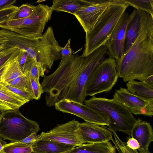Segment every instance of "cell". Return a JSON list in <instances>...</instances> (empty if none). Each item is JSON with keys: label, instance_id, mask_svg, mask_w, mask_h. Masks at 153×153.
<instances>
[{"label": "cell", "instance_id": "d6986e66", "mask_svg": "<svg viewBox=\"0 0 153 153\" xmlns=\"http://www.w3.org/2000/svg\"><path fill=\"white\" fill-rule=\"evenodd\" d=\"M141 10H135L134 15L128 26L126 33L123 56L130 49L138 35L141 25Z\"/></svg>", "mask_w": 153, "mask_h": 153}, {"label": "cell", "instance_id": "9c48e42d", "mask_svg": "<svg viewBox=\"0 0 153 153\" xmlns=\"http://www.w3.org/2000/svg\"><path fill=\"white\" fill-rule=\"evenodd\" d=\"M79 123L74 119L63 124H58L49 131L42 132L38 135L36 141L49 140L75 147L80 146L84 143L79 130Z\"/></svg>", "mask_w": 153, "mask_h": 153}, {"label": "cell", "instance_id": "4316f807", "mask_svg": "<svg viewBox=\"0 0 153 153\" xmlns=\"http://www.w3.org/2000/svg\"><path fill=\"white\" fill-rule=\"evenodd\" d=\"M35 6L28 4H23L18 7L16 12L10 20H19L26 18L33 12Z\"/></svg>", "mask_w": 153, "mask_h": 153}, {"label": "cell", "instance_id": "f546056e", "mask_svg": "<svg viewBox=\"0 0 153 153\" xmlns=\"http://www.w3.org/2000/svg\"><path fill=\"white\" fill-rule=\"evenodd\" d=\"M18 8V7L13 5L0 10V25L10 19Z\"/></svg>", "mask_w": 153, "mask_h": 153}, {"label": "cell", "instance_id": "e575fe53", "mask_svg": "<svg viewBox=\"0 0 153 153\" xmlns=\"http://www.w3.org/2000/svg\"><path fill=\"white\" fill-rule=\"evenodd\" d=\"M38 137V135L36 133H34L19 142L25 143L32 147L36 142Z\"/></svg>", "mask_w": 153, "mask_h": 153}, {"label": "cell", "instance_id": "4dcf8cb0", "mask_svg": "<svg viewBox=\"0 0 153 153\" xmlns=\"http://www.w3.org/2000/svg\"><path fill=\"white\" fill-rule=\"evenodd\" d=\"M112 132L114 139H113L111 141L119 153H129L126 147V143L121 140L116 132Z\"/></svg>", "mask_w": 153, "mask_h": 153}, {"label": "cell", "instance_id": "ac0fdd59", "mask_svg": "<svg viewBox=\"0 0 153 153\" xmlns=\"http://www.w3.org/2000/svg\"><path fill=\"white\" fill-rule=\"evenodd\" d=\"M61 153H116L114 146L109 142L84 143Z\"/></svg>", "mask_w": 153, "mask_h": 153}, {"label": "cell", "instance_id": "603a6c76", "mask_svg": "<svg viewBox=\"0 0 153 153\" xmlns=\"http://www.w3.org/2000/svg\"><path fill=\"white\" fill-rule=\"evenodd\" d=\"M114 2L127 4L149 13L153 17V0H113Z\"/></svg>", "mask_w": 153, "mask_h": 153}, {"label": "cell", "instance_id": "60d3db41", "mask_svg": "<svg viewBox=\"0 0 153 153\" xmlns=\"http://www.w3.org/2000/svg\"><path fill=\"white\" fill-rule=\"evenodd\" d=\"M125 146L129 153H139L137 149L133 150L127 146L126 143L125 144Z\"/></svg>", "mask_w": 153, "mask_h": 153}, {"label": "cell", "instance_id": "7402d4cb", "mask_svg": "<svg viewBox=\"0 0 153 153\" xmlns=\"http://www.w3.org/2000/svg\"><path fill=\"white\" fill-rule=\"evenodd\" d=\"M18 55L9 62L6 70L1 76V82H6L24 74L19 65Z\"/></svg>", "mask_w": 153, "mask_h": 153}, {"label": "cell", "instance_id": "7bdbcfd3", "mask_svg": "<svg viewBox=\"0 0 153 153\" xmlns=\"http://www.w3.org/2000/svg\"><path fill=\"white\" fill-rule=\"evenodd\" d=\"M0 153H3V152H0Z\"/></svg>", "mask_w": 153, "mask_h": 153}, {"label": "cell", "instance_id": "44dd1931", "mask_svg": "<svg viewBox=\"0 0 153 153\" xmlns=\"http://www.w3.org/2000/svg\"><path fill=\"white\" fill-rule=\"evenodd\" d=\"M88 3V0H54L51 8L53 11L66 12L74 15Z\"/></svg>", "mask_w": 153, "mask_h": 153}, {"label": "cell", "instance_id": "5b68a950", "mask_svg": "<svg viewBox=\"0 0 153 153\" xmlns=\"http://www.w3.org/2000/svg\"><path fill=\"white\" fill-rule=\"evenodd\" d=\"M40 130L37 122L26 118L19 109L3 111L0 114V137L4 140L19 142Z\"/></svg>", "mask_w": 153, "mask_h": 153}, {"label": "cell", "instance_id": "3957f363", "mask_svg": "<svg viewBox=\"0 0 153 153\" xmlns=\"http://www.w3.org/2000/svg\"><path fill=\"white\" fill-rule=\"evenodd\" d=\"M84 103L108 121V126L112 132L120 131L131 135V130L137 119L129 109L113 99L94 96L85 100Z\"/></svg>", "mask_w": 153, "mask_h": 153}, {"label": "cell", "instance_id": "277c9868", "mask_svg": "<svg viewBox=\"0 0 153 153\" xmlns=\"http://www.w3.org/2000/svg\"><path fill=\"white\" fill-rule=\"evenodd\" d=\"M128 6L125 4L114 2L108 6L92 28L85 33V48L82 54L84 57L105 45Z\"/></svg>", "mask_w": 153, "mask_h": 153}, {"label": "cell", "instance_id": "7c38bea8", "mask_svg": "<svg viewBox=\"0 0 153 153\" xmlns=\"http://www.w3.org/2000/svg\"><path fill=\"white\" fill-rule=\"evenodd\" d=\"M113 0H88V3L76 12V18L85 33L91 30Z\"/></svg>", "mask_w": 153, "mask_h": 153}, {"label": "cell", "instance_id": "7a4b0ae2", "mask_svg": "<svg viewBox=\"0 0 153 153\" xmlns=\"http://www.w3.org/2000/svg\"><path fill=\"white\" fill-rule=\"evenodd\" d=\"M82 55L72 54L62 58L59 65L52 74L44 76L41 83L46 93L45 103L52 107L59 101L65 99L71 85L76 79L84 59Z\"/></svg>", "mask_w": 153, "mask_h": 153}, {"label": "cell", "instance_id": "ab89813d", "mask_svg": "<svg viewBox=\"0 0 153 153\" xmlns=\"http://www.w3.org/2000/svg\"><path fill=\"white\" fill-rule=\"evenodd\" d=\"M11 59H10L8 62H7V63L4 64V65H3L0 68V82H1V76L3 75V74L4 73L5 70H6L9 62Z\"/></svg>", "mask_w": 153, "mask_h": 153}, {"label": "cell", "instance_id": "ba28073f", "mask_svg": "<svg viewBox=\"0 0 153 153\" xmlns=\"http://www.w3.org/2000/svg\"><path fill=\"white\" fill-rule=\"evenodd\" d=\"M118 77L115 59L111 57L105 59L88 78L84 87L85 96H94L98 94L109 91Z\"/></svg>", "mask_w": 153, "mask_h": 153}, {"label": "cell", "instance_id": "e0dca14e", "mask_svg": "<svg viewBox=\"0 0 153 153\" xmlns=\"http://www.w3.org/2000/svg\"><path fill=\"white\" fill-rule=\"evenodd\" d=\"M75 147L55 141L40 140L36 141L32 146V153H61Z\"/></svg>", "mask_w": 153, "mask_h": 153}, {"label": "cell", "instance_id": "1f68e13d", "mask_svg": "<svg viewBox=\"0 0 153 153\" xmlns=\"http://www.w3.org/2000/svg\"><path fill=\"white\" fill-rule=\"evenodd\" d=\"M19 50L16 47H13L10 51L0 57V68L16 56Z\"/></svg>", "mask_w": 153, "mask_h": 153}, {"label": "cell", "instance_id": "b9f144b4", "mask_svg": "<svg viewBox=\"0 0 153 153\" xmlns=\"http://www.w3.org/2000/svg\"><path fill=\"white\" fill-rule=\"evenodd\" d=\"M7 142L3 140L0 137V152L2 149L4 145L6 144Z\"/></svg>", "mask_w": 153, "mask_h": 153}, {"label": "cell", "instance_id": "30bf717a", "mask_svg": "<svg viewBox=\"0 0 153 153\" xmlns=\"http://www.w3.org/2000/svg\"><path fill=\"white\" fill-rule=\"evenodd\" d=\"M135 11L130 15L126 12L123 14L104 45L110 57L115 59L116 62L123 56L127 30Z\"/></svg>", "mask_w": 153, "mask_h": 153}, {"label": "cell", "instance_id": "8992f818", "mask_svg": "<svg viewBox=\"0 0 153 153\" xmlns=\"http://www.w3.org/2000/svg\"><path fill=\"white\" fill-rule=\"evenodd\" d=\"M52 13L51 7L39 4L28 17L19 20H9L0 25V28L29 37H40L47 23L51 19Z\"/></svg>", "mask_w": 153, "mask_h": 153}, {"label": "cell", "instance_id": "f35d334b", "mask_svg": "<svg viewBox=\"0 0 153 153\" xmlns=\"http://www.w3.org/2000/svg\"><path fill=\"white\" fill-rule=\"evenodd\" d=\"M140 81L153 87V75L148 76L140 80Z\"/></svg>", "mask_w": 153, "mask_h": 153}, {"label": "cell", "instance_id": "2e32d148", "mask_svg": "<svg viewBox=\"0 0 153 153\" xmlns=\"http://www.w3.org/2000/svg\"><path fill=\"white\" fill-rule=\"evenodd\" d=\"M126 86L129 92L146 102L153 108V87L135 80L128 81Z\"/></svg>", "mask_w": 153, "mask_h": 153}, {"label": "cell", "instance_id": "8d00e7d4", "mask_svg": "<svg viewBox=\"0 0 153 153\" xmlns=\"http://www.w3.org/2000/svg\"><path fill=\"white\" fill-rule=\"evenodd\" d=\"M16 0H0V10L13 5Z\"/></svg>", "mask_w": 153, "mask_h": 153}, {"label": "cell", "instance_id": "8fae6325", "mask_svg": "<svg viewBox=\"0 0 153 153\" xmlns=\"http://www.w3.org/2000/svg\"><path fill=\"white\" fill-rule=\"evenodd\" d=\"M54 106L56 110L74 114L86 122L103 126L109 125L107 120L82 103L65 99L56 103Z\"/></svg>", "mask_w": 153, "mask_h": 153}, {"label": "cell", "instance_id": "484cf974", "mask_svg": "<svg viewBox=\"0 0 153 153\" xmlns=\"http://www.w3.org/2000/svg\"><path fill=\"white\" fill-rule=\"evenodd\" d=\"M0 152L4 153H31L32 147L20 142H11L4 146Z\"/></svg>", "mask_w": 153, "mask_h": 153}, {"label": "cell", "instance_id": "d4e9b609", "mask_svg": "<svg viewBox=\"0 0 153 153\" xmlns=\"http://www.w3.org/2000/svg\"><path fill=\"white\" fill-rule=\"evenodd\" d=\"M27 78V91L32 96L33 99L39 100L44 93L42 86L39 82V78L30 76L27 73H25Z\"/></svg>", "mask_w": 153, "mask_h": 153}, {"label": "cell", "instance_id": "d6a6232c", "mask_svg": "<svg viewBox=\"0 0 153 153\" xmlns=\"http://www.w3.org/2000/svg\"><path fill=\"white\" fill-rule=\"evenodd\" d=\"M18 58L19 65L23 73L25 64L29 60L32 58L29 56L25 51L20 50H19V52L18 55Z\"/></svg>", "mask_w": 153, "mask_h": 153}, {"label": "cell", "instance_id": "5bb4252c", "mask_svg": "<svg viewBox=\"0 0 153 153\" xmlns=\"http://www.w3.org/2000/svg\"><path fill=\"white\" fill-rule=\"evenodd\" d=\"M130 136L139 143V153H151L148 147L153 141V131L149 123L138 118L132 128Z\"/></svg>", "mask_w": 153, "mask_h": 153}, {"label": "cell", "instance_id": "ee69618b", "mask_svg": "<svg viewBox=\"0 0 153 153\" xmlns=\"http://www.w3.org/2000/svg\"></svg>", "mask_w": 153, "mask_h": 153}, {"label": "cell", "instance_id": "9a60e30c", "mask_svg": "<svg viewBox=\"0 0 153 153\" xmlns=\"http://www.w3.org/2000/svg\"><path fill=\"white\" fill-rule=\"evenodd\" d=\"M115 101L129 109L131 112L148 107L153 110L146 102L129 92L126 88L120 87L116 89L113 95Z\"/></svg>", "mask_w": 153, "mask_h": 153}, {"label": "cell", "instance_id": "6da1fadb", "mask_svg": "<svg viewBox=\"0 0 153 153\" xmlns=\"http://www.w3.org/2000/svg\"><path fill=\"white\" fill-rule=\"evenodd\" d=\"M138 35L130 49L116 62L119 77L124 82L153 75V17L141 10Z\"/></svg>", "mask_w": 153, "mask_h": 153}, {"label": "cell", "instance_id": "4fadbf2b", "mask_svg": "<svg viewBox=\"0 0 153 153\" xmlns=\"http://www.w3.org/2000/svg\"><path fill=\"white\" fill-rule=\"evenodd\" d=\"M79 127L84 143L108 141L113 139V134L108 128L87 122L79 123Z\"/></svg>", "mask_w": 153, "mask_h": 153}, {"label": "cell", "instance_id": "d590c367", "mask_svg": "<svg viewBox=\"0 0 153 153\" xmlns=\"http://www.w3.org/2000/svg\"><path fill=\"white\" fill-rule=\"evenodd\" d=\"M126 144L129 148L133 150L137 149L140 147L138 141L132 137L128 139Z\"/></svg>", "mask_w": 153, "mask_h": 153}, {"label": "cell", "instance_id": "52a82bcc", "mask_svg": "<svg viewBox=\"0 0 153 153\" xmlns=\"http://www.w3.org/2000/svg\"><path fill=\"white\" fill-rule=\"evenodd\" d=\"M107 54V49L103 45L84 57L80 70L70 86L65 99L81 103L86 100L85 84L92 73L105 59Z\"/></svg>", "mask_w": 153, "mask_h": 153}, {"label": "cell", "instance_id": "83f0119b", "mask_svg": "<svg viewBox=\"0 0 153 153\" xmlns=\"http://www.w3.org/2000/svg\"><path fill=\"white\" fill-rule=\"evenodd\" d=\"M0 88L12 94L19 96L29 101L33 100L30 94L27 91L11 86L5 82H0Z\"/></svg>", "mask_w": 153, "mask_h": 153}, {"label": "cell", "instance_id": "74e56055", "mask_svg": "<svg viewBox=\"0 0 153 153\" xmlns=\"http://www.w3.org/2000/svg\"><path fill=\"white\" fill-rule=\"evenodd\" d=\"M13 47H12L7 40L0 35V51Z\"/></svg>", "mask_w": 153, "mask_h": 153}, {"label": "cell", "instance_id": "836d02e7", "mask_svg": "<svg viewBox=\"0 0 153 153\" xmlns=\"http://www.w3.org/2000/svg\"><path fill=\"white\" fill-rule=\"evenodd\" d=\"M71 39L70 38L65 46L62 47L61 53L62 58H66L70 56L72 54V51L70 46Z\"/></svg>", "mask_w": 153, "mask_h": 153}, {"label": "cell", "instance_id": "ffe728a7", "mask_svg": "<svg viewBox=\"0 0 153 153\" xmlns=\"http://www.w3.org/2000/svg\"><path fill=\"white\" fill-rule=\"evenodd\" d=\"M29 101L0 88V112L19 109Z\"/></svg>", "mask_w": 153, "mask_h": 153}, {"label": "cell", "instance_id": "f1b7e54d", "mask_svg": "<svg viewBox=\"0 0 153 153\" xmlns=\"http://www.w3.org/2000/svg\"><path fill=\"white\" fill-rule=\"evenodd\" d=\"M27 77L24 74L5 82L11 86L27 91Z\"/></svg>", "mask_w": 153, "mask_h": 153}, {"label": "cell", "instance_id": "cb8c5ba5", "mask_svg": "<svg viewBox=\"0 0 153 153\" xmlns=\"http://www.w3.org/2000/svg\"><path fill=\"white\" fill-rule=\"evenodd\" d=\"M46 69L39 62L33 59L29 60L25 64L23 73H27L30 76L36 78L44 77Z\"/></svg>", "mask_w": 153, "mask_h": 153}]
</instances>
